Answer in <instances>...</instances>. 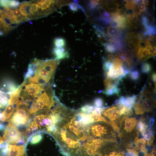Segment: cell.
Returning <instances> with one entry per match:
<instances>
[{
    "label": "cell",
    "mask_w": 156,
    "mask_h": 156,
    "mask_svg": "<svg viewBox=\"0 0 156 156\" xmlns=\"http://www.w3.org/2000/svg\"><path fill=\"white\" fill-rule=\"evenodd\" d=\"M137 96H122L119 98L116 103L124 105L128 109H131L135 105L136 100Z\"/></svg>",
    "instance_id": "9c48e42d"
},
{
    "label": "cell",
    "mask_w": 156,
    "mask_h": 156,
    "mask_svg": "<svg viewBox=\"0 0 156 156\" xmlns=\"http://www.w3.org/2000/svg\"><path fill=\"white\" fill-rule=\"evenodd\" d=\"M13 16L16 18H18L21 16V13L20 10L18 9H16L13 11Z\"/></svg>",
    "instance_id": "f1b7e54d"
},
{
    "label": "cell",
    "mask_w": 156,
    "mask_h": 156,
    "mask_svg": "<svg viewBox=\"0 0 156 156\" xmlns=\"http://www.w3.org/2000/svg\"><path fill=\"white\" fill-rule=\"evenodd\" d=\"M120 90L117 86L113 89H105L103 91V93L107 96H111L114 94L119 95Z\"/></svg>",
    "instance_id": "e0dca14e"
},
{
    "label": "cell",
    "mask_w": 156,
    "mask_h": 156,
    "mask_svg": "<svg viewBox=\"0 0 156 156\" xmlns=\"http://www.w3.org/2000/svg\"><path fill=\"white\" fill-rule=\"evenodd\" d=\"M109 123L111 125L114 130L117 132L119 131L120 128L118 127V124L116 122L112 121L109 122Z\"/></svg>",
    "instance_id": "4316f807"
},
{
    "label": "cell",
    "mask_w": 156,
    "mask_h": 156,
    "mask_svg": "<svg viewBox=\"0 0 156 156\" xmlns=\"http://www.w3.org/2000/svg\"><path fill=\"white\" fill-rule=\"evenodd\" d=\"M123 61L118 57H116L114 58L112 62L113 66L115 67L122 66Z\"/></svg>",
    "instance_id": "7402d4cb"
},
{
    "label": "cell",
    "mask_w": 156,
    "mask_h": 156,
    "mask_svg": "<svg viewBox=\"0 0 156 156\" xmlns=\"http://www.w3.org/2000/svg\"><path fill=\"white\" fill-rule=\"evenodd\" d=\"M141 71L142 73L148 74L151 71L152 67L150 64L148 62L142 63L141 65Z\"/></svg>",
    "instance_id": "d6986e66"
},
{
    "label": "cell",
    "mask_w": 156,
    "mask_h": 156,
    "mask_svg": "<svg viewBox=\"0 0 156 156\" xmlns=\"http://www.w3.org/2000/svg\"><path fill=\"white\" fill-rule=\"evenodd\" d=\"M53 53L57 60L63 59L68 57V54L65 52L62 48L55 47L53 50Z\"/></svg>",
    "instance_id": "4fadbf2b"
},
{
    "label": "cell",
    "mask_w": 156,
    "mask_h": 156,
    "mask_svg": "<svg viewBox=\"0 0 156 156\" xmlns=\"http://www.w3.org/2000/svg\"><path fill=\"white\" fill-rule=\"evenodd\" d=\"M124 120V129L127 132L132 131L137 125V120L134 118H129L127 116L123 118Z\"/></svg>",
    "instance_id": "30bf717a"
},
{
    "label": "cell",
    "mask_w": 156,
    "mask_h": 156,
    "mask_svg": "<svg viewBox=\"0 0 156 156\" xmlns=\"http://www.w3.org/2000/svg\"><path fill=\"white\" fill-rule=\"evenodd\" d=\"M108 125L103 122H94L88 125L87 131L89 135L93 138H100L107 140L106 138L108 137V135L114 133L110 130Z\"/></svg>",
    "instance_id": "7a4b0ae2"
},
{
    "label": "cell",
    "mask_w": 156,
    "mask_h": 156,
    "mask_svg": "<svg viewBox=\"0 0 156 156\" xmlns=\"http://www.w3.org/2000/svg\"><path fill=\"white\" fill-rule=\"evenodd\" d=\"M94 106L99 108L103 107L104 102L103 100L100 98L97 97L95 99L94 102Z\"/></svg>",
    "instance_id": "603a6c76"
},
{
    "label": "cell",
    "mask_w": 156,
    "mask_h": 156,
    "mask_svg": "<svg viewBox=\"0 0 156 156\" xmlns=\"http://www.w3.org/2000/svg\"><path fill=\"white\" fill-rule=\"evenodd\" d=\"M155 122V119L154 118H151L149 120L148 125V126L152 127L153 125Z\"/></svg>",
    "instance_id": "4dcf8cb0"
},
{
    "label": "cell",
    "mask_w": 156,
    "mask_h": 156,
    "mask_svg": "<svg viewBox=\"0 0 156 156\" xmlns=\"http://www.w3.org/2000/svg\"><path fill=\"white\" fill-rule=\"evenodd\" d=\"M119 31L118 28L111 26L109 27L107 29V35L110 39H113L118 36Z\"/></svg>",
    "instance_id": "9a60e30c"
},
{
    "label": "cell",
    "mask_w": 156,
    "mask_h": 156,
    "mask_svg": "<svg viewBox=\"0 0 156 156\" xmlns=\"http://www.w3.org/2000/svg\"><path fill=\"white\" fill-rule=\"evenodd\" d=\"M145 112H149L153 110V104L150 99L147 98L140 103Z\"/></svg>",
    "instance_id": "5bb4252c"
},
{
    "label": "cell",
    "mask_w": 156,
    "mask_h": 156,
    "mask_svg": "<svg viewBox=\"0 0 156 156\" xmlns=\"http://www.w3.org/2000/svg\"><path fill=\"white\" fill-rule=\"evenodd\" d=\"M54 44L56 47L62 48L65 45V41L64 39L61 38H57L54 40Z\"/></svg>",
    "instance_id": "44dd1931"
},
{
    "label": "cell",
    "mask_w": 156,
    "mask_h": 156,
    "mask_svg": "<svg viewBox=\"0 0 156 156\" xmlns=\"http://www.w3.org/2000/svg\"><path fill=\"white\" fill-rule=\"evenodd\" d=\"M105 109L102 113L105 116L111 121L115 120L121 116L117 106H113L106 109Z\"/></svg>",
    "instance_id": "ba28073f"
},
{
    "label": "cell",
    "mask_w": 156,
    "mask_h": 156,
    "mask_svg": "<svg viewBox=\"0 0 156 156\" xmlns=\"http://www.w3.org/2000/svg\"><path fill=\"white\" fill-rule=\"evenodd\" d=\"M42 138V136L40 134H37L33 136L31 139V142L32 144L37 143L40 141Z\"/></svg>",
    "instance_id": "cb8c5ba5"
},
{
    "label": "cell",
    "mask_w": 156,
    "mask_h": 156,
    "mask_svg": "<svg viewBox=\"0 0 156 156\" xmlns=\"http://www.w3.org/2000/svg\"><path fill=\"white\" fill-rule=\"evenodd\" d=\"M19 2L17 1L9 0V7L15 8L17 7L20 5Z\"/></svg>",
    "instance_id": "484cf974"
},
{
    "label": "cell",
    "mask_w": 156,
    "mask_h": 156,
    "mask_svg": "<svg viewBox=\"0 0 156 156\" xmlns=\"http://www.w3.org/2000/svg\"><path fill=\"white\" fill-rule=\"evenodd\" d=\"M140 3L138 5V8L139 10V11L140 13L142 12H143L145 10L146 7L144 4V3L143 1Z\"/></svg>",
    "instance_id": "83f0119b"
},
{
    "label": "cell",
    "mask_w": 156,
    "mask_h": 156,
    "mask_svg": "<svg viewBox=\"0 0 156 156\" xmlns=\"http://www.w3.org/2000/svg\"><path fill=\"white\" fill-rule=\"evenodd\" d=\"M14 109V105L8 103L4 111L0 114V121L4 122L8 120L12 114Z\"/></svg>",
    "instance_id": "8fae6325"
},
{
    "label": "cell",
    "mask_w": 156,
    "mask_h": 156,
    "mask_svg": "<svg viewBox=\"0 0 156 156\" xmlns=\"http://www.w3.org/2000/svg\"><path fill=\"white\" fill-rule=\"evenodd\" d=\"M7 156H25V147L24 145L17 146L8 145Z\"/></svg>",
    "instance_id": "52a82bcc"
},
{
    "label": "cell",
    "mask_w": 156,
    "mask_h": 156,
    "mask_svg": "<svg viewBox=\"0 0 156 156\" xmlns=\"http://www.w3.org/2000/svg\"><path fill=\"white\" fill-rule=\"evenodd\" d=\"M28 119L26 110L24 108H17L11 118L10 123L17 126L25 125Z\"/></svg>",
    "instance_id": "5b68a950"
},
{
    "label": "cell",
    "mask_w": 156,
    "mask_h": 156,
    "mask_svg": "<svg viewBox=\"0 0 156 156\" xmlns=\"http://www.w3.org/2000/svg\"><path fill=\"white\" fill-rule=\"evenodd\" d=\"M156 73H153L152 75V79L153 81L156 84Z\"/></svg>",
    "instance_id": "1f68e13d"
},
{
    "label": "cell",
    "mask_w": 156,
    "mask_h": 156,
    "mask_svg": "<svg viewBox=\"0 0 156 156\" xmlns=\"http://www.w3.org/2000/svg\"><path fill=\"white\" fill-rule=\"evenodd\" d=\"M22 134L14 125L9 123L4 132L3 138L11 144H16L22 138Z\"/></svg>",
    "instance_id": "277c9868"
},
{
    "label": "cell",
    "mask_w": 156,
    "mask_h": 156,
    "mask_svg": "<svg viewBox=\"0 0 156 156\" xmlns=\"http://www.w3.org/2000/svg\"><path fill=\"white\" fill-rule=\"evenodd\" d=\"M129 78L132 80L136 81L140 77V73L139 71L136 69H133L129 71Z\"/></svg>",
    "instance_id": "2e32d148"
},
{
    "label": "cell",
    "mask_w": 156,
    "mask_h": 156,
    "mask_svg": "<svg viewBox=\"0 0 156 156\" xmlns=\"http://www.w3.org/2000/svg\"><path fill=\"white\" fill-rule=\"evenodd\" d=\"M134 143L136 146L140 148L141 149L143 150L145 149V145L141 142L138 138L137 137L135 139Z\"/></svg>",
    "instance_id": "d4e9b609"
},
{
    "label": "cell",
    "mask_w": 156,
    "mask_h": 156,
    "mask_svg": "<svg viewBox=\"0 0 156 156\" xmlns=\"http://www.w3.org/2000/svg\"><path fill=\"white\" fill-rule=\"evenodd\" d=\"M135 113L137 115H141L144 114L145 112L140 101H138L134 105Z\"/></svg>",
    "instance_id": "ac0fdd59"
},
{
    "label": "cell",
    "mask_w": 156,
    "mask_h": 156,
    "mask_svg": "<svg viewBox=\"0 0 156 156\" xmlns=\"http://www.w3.org/2000/svg\"><path fill=\"white\" fill-rule=\"evenodd\" d=\"M137 129L142 134L148 128V125L142 120H140L136 125Z\"/></svg>",
    "instance_id": "ffe728a7"
},
{
    "label": "cell",
    "mask_w": 156,
    "mask_h": 156,
    "mask_svg": "<svg viewBox=\"0 0 156 156\" xmlns=\"http://www.w3.org/2000/svg\"><path fill=\"white\" fill-rule=\"evenodd\" d=\"M54 104L53 99L46 92H44L34 102L29 110V113L30 114H34L44 109H50Z\"/></svg>",
    "instance_id": "3957f363"
},
{
    "label": "cell",
    "mask_w": 156,
    "mask_h": 156,
    "mask_svg": "<svg viewBox=\"0 0 156 156\" xmlns=\"http://www.w3.org/2000/svg\"><path fill=\"white\" fill-rule=\"evenodd\" d=\"M69 5L71 10L73 11L77 10L79 7H78V5L74 3L71 4Z\"/></svg>",
    "instance_id": "f546056e"
},
{
    "label": "cell",
    "mask_w": 156,
    "mask_h": 156,
    "mask_svg": "<svg viewBox=\"0 0 156 156\" xmlns=\"http://www.w3.org/2000/svg\"><path fill=\"white\" fill-rule=\"evenodd\" d=\"M43 90L40 84L31 82L25 86L24 94L27 96L36 98L40 95Z\"/></svg>",
    "instance_id": "8992f818"
},
{
    "label": "cell",
    "mask_w": 156,
    "mask_h": 156,
    "mask_svg": "<svg viewBox=\"0 0 156 156\" xmlns=\"http://www.w3.org/2000/svg\"><path fill=\"white\" fill-rule=\"evenodd\" d=\"M31 1L24 2L21 3L19 10L22 15L27 16L29 20L31 19L30 7Z\"/></svg>",
    "instance_id": "7c38bea8"
},
{
    "label": "cell",
    "mask_w": 156,
    "mask_h": 156,
    "mask_svg": "<svg viewBox=\"0 0 156 156\" xmlns=\"http://www.w3.org/2000/svg\"><path fill=\"white\" fill-rule=\"evenodd\" d=\"M2 94L0 92V96H1V95Z\"/></svg>",
    "instance_id": "d6a6232c"
},
{
    "label": "cell",
    "mask_w": 156,
    "mask_h": 156,
    "mask_svg": "<svg viewBox=\"0 0 156 156\" xmlns=\"http://www.w3.org/2000/svg\"><path fill=\"white\" fill-rule=\"evenodd\" d=\"M56 59L44 61L36 59L30 65L35 71L34 76L30 77L29 80L33 83H40V81L48 82L51 78L58 64Z\"/></svg>",
    "instance_id": "6da1fadb"
}]
</instances>
